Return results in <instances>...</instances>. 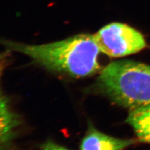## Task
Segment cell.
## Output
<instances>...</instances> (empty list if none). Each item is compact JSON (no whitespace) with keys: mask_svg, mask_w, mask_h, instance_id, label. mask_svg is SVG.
Instances as JSON below:
<instances>
[{"mask_svg":"<svg viewBox=\"0 0 150 150\" xmlns=\"http://www.w3.org/2000/svg\"><path fill=\"white\" fill-rule=\"evenodd\" d=\"M135 142L110 137L90 126L82 139L80 150H123Z\"/></svg>","mask_w":150,"mask_h":150,"instance_id":"5","label":"cell"},{"mask_svg":"<svg viewBox=\"0 0 150 150\" xmlns=\"http://www.w3.org/2000/svg\"><path fill=\"white\" fill-rule=\"evenodd\" d=\"M0 44L9 50L29 56L51 71L73 77H85L100 69V50L93 35L79 34L43 45H28L0 38Z\"/></svg>","mask_w":150,"mask_h":150,"instance_id":"1","label":"cell"},{"mask_svg":"<svg viewBox=\"0 0 150 150\" xmlns=\"http://www.w3.org/2000/svg\"><path fill=\"white\" fill-rule=\"evenodd\" d=\"M5 62H6V54L0 53V77L3 73V69L5 67Z\"/></svg>","mask_w":150,"mask_h":150,"instance_id":"8","label":"cell"},{"mask_svg":"<svg viewBox=\"0 0 150 150\" xmlns=\"http://www.w3.org/2000/svg\"><path fill=\"white\" fill-rule=\"evenodd\" d=\"M42 150H69V149L50 141V142H46L43 146H42Z\"/></svg>","mask_w":150,"mask_h":150,"instance_id":"7","label":"cell"},{"mask_svg":"<svg viewBox=\"0 0 150 150\" xmlns=\"http://www.w3.org/2000/svg\"><path fill=\"white\" fill-rule=\"evenodd\" d=\"M93 36L100 52L112 58L137 53L146 46L143 35L125 23H110Z\"/></svg>","mask_w":150,"mask_h":150,"instance_id":"3","label":"cell"},{"mask_svg":"<svg viewBox=\"0 0 150 150\" xmlns=\"http://www.w3.org/2000/svg\"><path fill=\"white\" fill-rule=\"evenodd\" d=\"M126 121L139 140L150 144V106L131 110Z\"/></svg>","mask_w":150,"mask_h":150,"instance_id":"6","label":"cell"},{"mask_svg":"<svg viewBox=\"0 0 150 150\" xmlns=\"http://www.w3.org/2000/svg\"><path fill=\"white\" fill-rule=\"evenodd\" d=\"M20 125L18 116L0 90V150H9Z\"/></svg>","mask_w":150,"mask_h":150,"instance_id":"4","label":"cell"},{"mask_svg":"<svg viewBox=\"0 0 150 150\" xmlns=\"http://www.w3.org/2000/svg\"><path fill=\"white\" fill-rule=\"evenodd\" d=\"M100 90L116 104L129 110L150 106V66L117 61L103 69L97 79Z\"/></svg>","mask_w":150,"mask_h":150,"instance_id":"2","label":"cell"}]
</instances>
